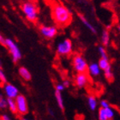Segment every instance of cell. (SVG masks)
I'll return each mask as SVG.
<instances>
[{
	"label": "cell",
	"instance_id": "1",
	"mask_svg": "<svg viewBox=\"0 0 120 120\" xmlns=\"http://www.w3.org/2000/svg\"><path fill=\"white\" fill-rule=\"evenodd\" d=\"M52 16L56 25L60 28L67 27L72 22V13L61 3H54L52 5Z\"/></svg>",
	"mask_w": 120,
	"mask_h": 120
},
{
	"label": "cell",
	"instance_id": "2",
	"mask_svg": "<svg viewBox=\"0 0 120 120\" xmlns=\"http://www.w3.org/2000/svg\"><path fill=\"white\" fill-rule=\"evenodd\" d=\"M21 10L25 18L31 23H36L39 17L38 8L32 1H26L21 4Z\"/></svg>",
	"mask_w": 120,
	"mask_h": 120
},
{
	"label": "cell",
	"instance_id": "3",
	"mask_svg": "<svg viewBox=\"0 0 120 120\" xmlns=\"http://www.w3.org/2000/svg\"><path fill=\"white\" fill-rule=\"evenodd\" d=\"M4 46L7 48L8 52H10L11 58H12L13 62L17 63L18 61H20L22 58V54L21 52L20 48L18 47L17 44L12 40L11 39H7L5 38V44Z\"/></svg>",
	"mask_w": 120,
	"mask_h": 120
},
{
	"label": "cell",
	"instance_id": "4",
	"mask_svg": "<svg viewBox=\"0 0 120 120\" xmlns=\"http://www.w3.org/2000/svg\"><path fill=\"white\" fill-rule=\"evenodd\" d=\"M73 69L76 73H87L88 72V64L87 60L82 54L76 53L72 58Z\"/></svg>",
	"mask_w": 120,
	"mask_h": 120
},
{
	"label": "cell",
	"instance_id": "5",
	"mask_svg": "<svg viewBox=\"0 0 120 120\" xmlns=\"http://www.w3.org/2000/svg\"><path fill=\"white\" fill-rule=\"evenodd\" d=\"M73 50V43L72 40L70 39H64L59 42L57 45L56 52L58 53L59 56L63 57H68L72 53Z\"/></svg>",
	"mask_w": 120,
	"mask_h": 120
},
{
	"label": "cell",
	"instance_id": "6",
	"mask_svg": "<svg viewBox=\"0 0 120 120\" xmlns=\"http://www.w3.org/2000/svg\"><path fill=\"white\" fill-rule=\"evenodd\" d=\"M15 102L18 114H20L21 116L27 115L28 112V104L25 96L19 94L15 99Z\"/></svg>",
	"mask_w": 120,
	"mask_h": 120
},
{
	"label": "cell",
	"instance_id": "7",
	"mask_svg": "<svg viewBox=\"0 0 120 120\" xmlns=\"http://www.w3.org/2000/svg\"><path fill=\"white\" fill-rule=\"evenodd\" d=\"M40 34L46 40H52L58 35V29L56 26L52 25H41L39 28Z\"/></svg>",
	"mask_w": 120,
	"mask_h": 120
},
{
	"label": "cell",
	"instance_id": "8",
	"mask_svg": "<svg viewBox=\"0 0 120 120\" xmlns=\"http://www.w3.org/2000/svg\"><path fill=\"white\" fill-rule=\"evenodd\" d=\"M3 88H4V94L7 99H14L15 100L16 96L19 94L18 88L15 85H13L12 83H10L7 82L6 83L4 84Z\"/></svg>",
	"mask_w": 120,
	"mask_h": 120
},
{
	"label": "cell",
	"instance_id": "9",
	"mask_svg": "<svg viewBox=\"0 0 120 120\" xmlns=\"http://www.w3.org/2000/svg\"><path fill=\"white\" fill-rule=\"evenodd\" d=\"M89 78L87 73H77L75 76L74 82L78 88H83L88 85Z\"/></svg>",
	"mask_w": 120,
	"mask_h": 120
},
{
	"label": "cell",
	"instance_id": "10",
	"mask_svg": "<svg viewBox=\"0 0 120 120\" xmlns=\"http://www.w3.org/2000/svg\"><path fill=\"white\" fill-rule=\"evenodd\" d=\"M98 65L100 67V70L103 71L104 73L109 72V71H112V64L109 58H100L99 62H98Z\"/></svg>",
	"mask_w": 120,
	"mask_h": 120
},
{
	"label": "cell",
	"instance_id": "11",
	"mask_svg": "<svg viewBox=\"0 0 120 120\" xmlns=\"http://www.w3.org/2000/svg\"><path fill=\"white\" fill-rule=\"evenodd\" d=\"M88 72L89 73L90 75H92L94 77H96V76H99L100 75L101 70H100L97 63H92V64H88Z\"/></svg>",
	"mask_w": 120,
	"mask_h": 120
},
{
	"label": "cell",
	"instance_id": "12",
	"mask_svg": "<svg viewBox=\"0 0 120 120\" xmlns=\"http://www.w3.org/2000/svg\"><path fill=\"white\" fill-rule=\"evenodd\" d=\"M18 74L21 76V78H22L23 80L26 82H29L32 79V75L31 72L24 66H21L18 70Z\"/></svg>",
	"mask_w": 120,
	"mask_h": 120
},
{
	"label": "cell",
	"instance_id": "13",
	"mask_svg": "<svg viewBox=\"0 0 120 120\" xmlns=\"http://www.w3.org/2000/svg\"><path fill=\"white\" fill-rule=\"evenodd\" d=\"M78 17H79V19L81 20V22H82L83 25L85 26L86 28H88L90 32H92L94 34H97V31H96L95 28L92 25V24H91V23L89 22H88V19H87V18H86L84 15H82V14H78Z\"/></svg>",
	"mask_w": 120,
	"mask_h": 120
},
{
	"label": "cell",
	"instance_id": "14",
	"mask_svg": "<svg viewBox=\"0 0 120 120\" xmlns=\"http://www.w3.org/2000/svg\"><path fill=\"white\" fill-rule=\"evenodd\" d=\"M100 40H101V44H102V46L104 47H106L110 45V41H111V35L109 30L107 29H104L102 32V34H101V37H100Z\"/></svg>",
	"mask_w": 120,
	"mask_h": 120
},
{
	"label": "cell",
	"instance_id": "15",
	"mask_svg": "<svg viewBox=\"0 0 120 120\" xmlns=\"http://www.w3.org/2000/svg\"><path fill=\"white\" fill-rule=\"evenodd\" d=\"M88 106H89L90 110H91V111H95V110H96L97 105H98V102H97V100H96L95 96H94V95H92V94L88 95Z\"/></svg>",
	"mask_w": 120,
	"mask_h": 120
},
{
	"label": "cell",
	"instance_id": "16",
	"mask_svg": "<svg viewBox=\"0 0 120 120\" xmlns=\"http://www.w3.org/2000/svg\"><path fill=\"white\" fill-rule=\"evenodd\" d=\"M55 99L57 101L58 107L61 109V111H64V99H63L62 94L59 91L55 90Z\"/></svg>",
	"mask_w": 120,
	"mask_h": 120
},
{
	"label": "cell",
	"instance_id": "17",
	"mask_svg": "<svg viewBox=\"0 0 120 120\" xmlns=\"http://www.w3.org/2000/svg\"><path fill=\"white\" fill-rule=\"evenodd\" d=\"M7 100V105L10 111L14 114L17 113V110H16V105H15V102L14 99H6Z\"/></svg>",
	"mask_w": 120,
	"mask_h": 120
},
{
	"label": "cell",
	"instance_id": "18",
	"mask_svg": "<svg viewBox=\"0 0 120 120\" xmlns=\"http://www.w3.org/2000/svg\"><path fill=\"white\" fill-rule=\"evenodd\" d=\"M104 109H105V116H106L107 120H112L113 118H114V116H115V112L113 110V108L109 106V107L104 108Z\"/></svg>",
	"mask_w": 120,
	"mask_h": 120
},
{
	"label": "cell",
	"instance_id": "19",
	"mask_svg": "<svg viewBox=\"0 0 120 120\" xmlns=\"http://www.w3.org/2000/svg\"><path fill=\"white\" fill-rule=\"evenodd\" d=\"M0 82L3 84L7 82V78H6V75H5L4 72V70L2 69V64H1V62H0Z\"/></svg>",
	"mask_w": 120,
	"mask_h": 120
},
{
	"label": "cell",
	"instance_id": "20",
	"mask_svg": "<svg viewBox=\"0 0 120 120\" xmlns=\"http://www.w3.org/2000/svg\"><path fill=\"white\" fill-rule=\"evenodd\" d=\"M99 53L100 54V58H108V55H107V52H106V49L105 47L104 46H100L99 47Z\"/></svg>",
	"mask_w": 120,
	"mask_h": 120
},
{
	"label": "cell",
	"instance_id": "21",
	"mask_svg": "<svg viewBox=\"0 0 120 120\" xmlns=\"http://www.w3.org/2000/svg\"><path fill=\"white\" fill-rule=\"evenodd\" d=\"M98 118H99V120H107V118H106V116H105V109H104V108L100 107V109H99Z\"/></svg>",
	"mask_w": 120,
	"mask_h": 120
},
{
	"label": "cell",
	"instance_id": "22",
	"mask_svg": "<svg viewBox=\"0 0 120 120\" xmlns=\"http://www.w3.org/2000/svg\"><path fill=\"white\" fill-rule=\"evenodd\" d=\"M7 107V100L4 99L2 94H0V109H6Z\"/></svg>",
	"mask_w": 120,
	"mask_h": 120
},
{
	"label": "cell",
	"instance_id": "23",
	"mask_svg": "<svg viewBox=\"0 0 120 120\" xmlns=\"http://www.w3.org/2000/svg\"><path fill=\"white\" fill-rule=\"evenodd\" d=\"M100 107L101 108H107V107H109V106H111L110 104H109V102L105 100H100Z\"/></svg>",
	"mask_w": 120,
	"mask_h": 120
},
{
	"label": "cell",
	"instance_id": "24",
	"mask_svg": "<svg viewBox=\"0 0 120 120\" xmlns=\"http://www.w3.org/2000/svg\"><path fill=\"white\" fill-rule=\"evenodd\" d=\"M64 87L63 86L62 83H57V84H56L55 90L59 91V92H62V91H64Z\"/></svg>",
	"mask_w": 120,
	"mask_h": 120
},
{
	"label": "cell",
	"instance_id": "25",
	"mask_svg": "<svg viewBox=\"0 0 120 120\" xmlns=\"http://www.w3.org/2000/svg\"><path fill=\"white\" fill-rule=\"evenodd\" d=\"M62 84H63V86L64 87V88H69V87H70V82L69 80H67V79H65V80L63 81Z\"/></svg>",
	"mask_w": 120,
	"mask_h": 120
},
{
	"label": "cell",
	"instance_id": "26",
	"mask_svg": "<svg viewBox=\"0 0 120 120\" xmlns=\"http://www.w3.org/2000/svg\"><path fill=\"white\" fill-rule=\"evenodd\" d=\"M4 44H5V38L3 36V34L0 33V45H2L4 46Z\"/></svg>",
	"mask_w": 120,
	"mask_h": 120
},
{
	"label": "cell",
	"instance_id": "27",
	"mask_svg": "<svg viewBox=\"0 0 120 120\" xmlns=\"http://www.w3.org/2000/svg\"><path fill=\"white\" fill-rule=\"evenodd\" d=\"M0 120H11V119L6 114H2V115H0Z\"/></svg>",
	"mask_w": 120,
	"mask_h": 120
},
{
	"label": "cell",
	"instance_id": "28",
	"mask_svg": "<svg viewBox=\"0 0 120 120\" xmlns=\"http://www.w3.org/2000/svg\"><path fill=\"white\" fill-rule=\"evenodd\" d=\"M21 120H29V119H28V118H22Z\"/></svg>",
	"mask_w": 120,
	"mask_h": 120
},
{
	"label": "cell",
	"instance_id": "29",
	"mask_svg": "<svg viewBox=\"0 0 120 120\" xmlns=\"http://www.w3.org/2000/svg\"><path fill=\"white\" fill-rule=\"evenodd\" d=\"M26 1H32V0H26Z\"/></svg>",
	"mask_w": 120,
	"mask_h": 120
}]
</instances>
